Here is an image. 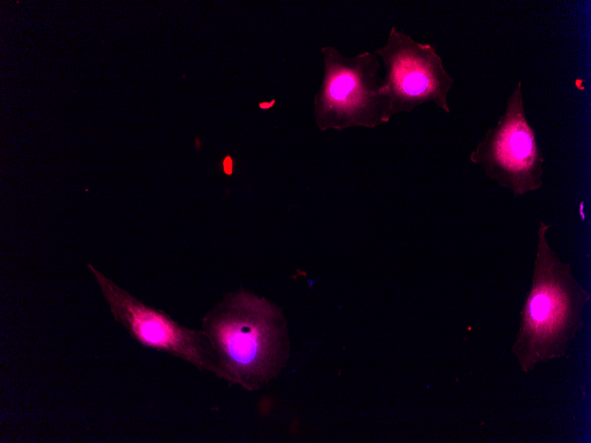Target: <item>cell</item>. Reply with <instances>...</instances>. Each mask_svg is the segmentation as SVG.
I'll return each instance as SVG.
<instances>
[{
	"mask_svg": "<svg viewBox=\"0 0 591 443\" xmlns=\"http://www.w3.org/2000/svg\"><path fill=\"white\" fill-rule=\"evenodd\" d=\"M221 378L255 392L276 378L289 358L283 309L241 287L228 292L202 318Z\"/></svg>",
	"mask_w": 591,
	"mask_h": 443,
	"instance_id": "obj_1",
	"label": "cell"
},
{
	"mask_svg": "<svg viewBox=\"0 0 591 443\" xmlns=\"http://www.w3.org/2000/svg\"><path fill=\"white\" fill-rule=\"evenodd\" d=\"M87 266L99 284L115 321L120 323L134 340L143 347L170 354L221 378L218 358L202 329L180 325L163 309L146 305L130 294L91 264Z\"/></svg>",
	"mask_w": 591,
	"mask_h": 443,
	"instance_id": "obj_4",
	"label": "cell"
},
{
	"mask_svg": "<svg viewBox=\"0 0 591 443\" xmlns=\"http://www.w3.org/2000/svg\"><path fill=\"white\" fill-rule=\"evenodd\" d=\"M470 160L515 196L535 192L542 187L545 159L526 116L521 81L510 94L495 125L472 151Z\"/></svg>",
	"mask_w": 591,
	"mask_h": 443,
	"instance_id": "obj_3",
	"label": "cell"
},
{
	"mask_svg": "<svg viewBox=\"0 0 591 443\" xmlns=\"http://www.w3.org/2000/svg\"><path fill=\"white\" fill-rule=\"evenodd\" d=\"M551 226L541 222L538 227L532 286L511 348L524 372L566 355L568 344L584 326L582 312L590 300L571 264L563 263L549 246L547 233Z\"/></svg>",
	"mask_w": 591,
	"mask_h": 443,
	"instance_id": "obj_2",
	"label": "cell"
},
{
	"mask_svg": "<svg viewBox=\"0 0 591 443\" xmlns=\"http://www.w3.org/2000/svg\"><path fill=\"white\" fill-rule=\"evenodd\" d=\"M392 80L397 94L410 104L434 99L448 109L446 94L452 80L443 71L439 57L430 47L403 40L393 60Z\"/></svg>",
	"mask_w": 591,
	"mask_h": 443,
	"instance_id": "obj_5",
	"label": "cell"
}]
</instances>
